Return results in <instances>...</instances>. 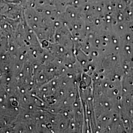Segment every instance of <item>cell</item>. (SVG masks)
<instances>
[{"mask_svg":"<svg viewBox=\"0 0 133 133\" xmlns=\"http://www.w3.org/2000/svg\"><path fill=\"white\" fill-rule=\"evenodd\" d=\"M23 9V5L10 4L0 0V12L7 19L21 20L24 18Z\"/></svg>","mask_w":133,"mask_h":133,"instance_id":"1","label":"cell"},{"mask_svg":"<svg viewBox=\"0 0 133 133\" xmlns=\"http://www.w3.org/2000/svg\"><path fill=\"white\" fill-rule=\"evenodd\" d=\"M5 3L10 4H15V5H24L25 3V0H2Z\"/></svg>","mask_w":133,"mask_h":133,"instance_id":"2","label":"cell"},{"mask_svg":"<svg viewBox=\"0 0 133 133\" xmlns=\"http://www.w3.org/2000/svg\"><path fill=\"white\" fill-rule=\"evenodd\" d=\"M5 17H4L3 16V15L1 14V13L0 12V22L2 20H3V19L5 18Z\"/></svg>","mask_w":133,"mask_h":133,"instance_id":"3","label":"cell"}]
</instances>
